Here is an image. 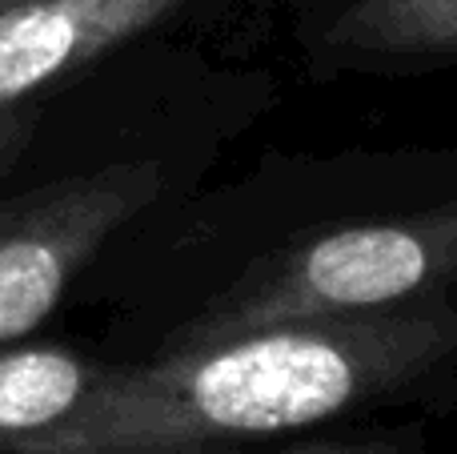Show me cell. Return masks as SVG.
Here are the masks:
<instances>
[{"instance_id": "obj_1", "label": "cell", "mask_w": 457, "mask_h": 454, "mask_svg": "<svg viewBox=\"0 0 457 454\" xmlns=\"http://www.w3.org/2000/svg\"><path fill=\"white\" fill-rule=\"evenodd\" d=\"M453 374L457 310L434 294L273 322L104 366L85 407L29 454H241L434 399Z\"/></svg>"}, {"instance_id": "obj_2", "label": "cell", "mask_w": 457, "mask_h": 454, "mask_svg": "<svg viewBox=\"0 0 457 454\" xmlns=\"http://www.w3.org/2000/svg\"><path fill=\"white\" fill-rule=\"evenodd\" d=\"M457 278V201L397 217L337 225L293 241L273 262L257 265L213 310L169 338L201 346L241 330L297 318H329L378 306L429 298Z\"/></svg>"}, {"instance_id": "obj_3", "label": "cell", "mask_w": 457, "mask_h": 454, "mask_svg": "<svg viewBox=\"0 0 457 454\" xmlns=\"http://www.w3.org/2000/svg\"><path fill=\"white\" fill-rule=\"evenodd\" d=\"M157 161L69 173L0 201V346L53 318L101 246L161 193Z\"/></svg>"}, {"instance_id": "obj_4", "label": "cell", "mask_w": 457, "mask_h": 454, "mask_svg": "<svg viewBox=\"0 0 457 454\" xmlns=\"http://www.w3.org/2000/svg\"><path fill=\"white\" fill-rule=\"evenodd\" d=\"M185 0H0V181L29 149L48 97Z\"/></svg>"}, {"instance_id": "obj_5", "label": "cell", "mask_w": 457, "mask_h": 454, "mask_svg": "<svg viewBox=\"0 0 457 454\" xmlns=\"http://www.w3.org/2000/svg\"><path fill=\"white\" fill-rule=\"evenodd\" d=\"M104 366L69 346H0V454H29L96 391Z\"/></svg>"}, {"instance_id": "obj_6", "label": "cell", "mask_w": 457, "mask_h": 454, "mask_svg": "<svg viewBox=\"0 0 457 454\" xmlns=\"http://www.w3.org/2000/svg\"><path fill=\"white\" fill-rule=\"evenodd\" d=\"M329 45L365 61L457 56V0H353Z\"/></svg>"}, {"instance_id": "obj_7", "label": "cell", "mask_w": 457, "mask_h": 454, "mask_svg": "<svg viewBox=\"0 0 457 454\" xmlns=\"http://www.w3.org/2000/svg\"><path fill=\"white\" fill-rule=\"evenodd\" d=\"M421 447H426L421 426H389V431H353L289 442L273 454H421Z\"/></svg>"}]
</instances>
